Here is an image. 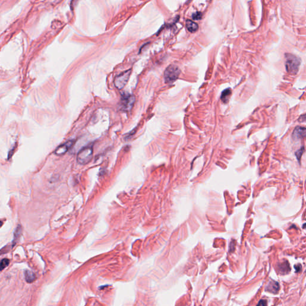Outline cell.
<instances>
[{"label":"cell","mask_w":306,"mask_h":306,"mask_svg":"<svg viewBox=\"0 0 306 306\" xmlns=\"http://www.w3.org/2000/svg\"><path fill=\"white\" fill-rule=\"evenodd\" d=\"M301 65V60L297 56L290 53L285 54V66L286 71L291 74H296Z\"/></svg>","instance_id":"obj_1"},{"label":"cell","mask_w":306,"mask_h":306,"mask_svg":"<svg viewBox=\"0 0 306 306\" xmlns=\"http://www.w3.org/2000/svg\"><path fill=\"white\" fill-rule=\"evenodd\" d=\"M92 146H86L82 148L78 153L77 156V162L80 165H86L90 162L93 157Z\"/></svg>","instance_id":"obj_2"},{"label":"cell","mask_w":306,"mask_h":306,"mask_svg":"<svg viewBox=\"0 0 306 306\" xmlns=\"http://www.w3.org/2000/svg\"><path fill=\"white\" fill-rule=\"evenodd\" d=\"M181 71L175 65H171L166 69L164 74L165 80L167 83L174 82L179 77Z\"/></svg>","instance_id":"obj_3"},{"label":"cell","mask_w":306,"mask_h":306,"mask_svg":"<svg viewBox=\"0 0 306 306\" xmlns=\"http://www.w3.org/2000/svg\"><path fill=\"white\" fill-rule=\"evenodd\" d=\"M131 74V70L126 71L119 75H118L114 80V84L118 89H122L127 84L130 75Z\"/></svg>","instance_id":"obj_4"},{"label":"cell","mask_w":306,"mask_h":306,"mask_svg":"<svg viewBox=\"0 0 306 306\" xmlns=\"http://www.w3.org/2000/svg\"><path fill=\"white\" fill-rule=\"evenodd\" d=\"M135 101L134 96L130 95H125L121 96L120 107L122 110L129 111L132 109L133 105Z\"/></svg>","instance_id":"obj_5"},{"label":"cell","mask_w":306,"mask_h":306,"mask_svg":"<svg viewBox=\"0 0 306 306\" xmlns=\"http://www.w3.org/2000/svg\"><path fill=\"white\" fill-rule=\"evenodd\" d=\"M74 143V141L73 140H70L66 142L65 143L61 145L56 149V150L55 151V154L58 156L64 155L68 151L69 149H70L72 147Z\"/></svg>","instance_id":"obj_6"},{"label":"cell","mask_w":306,"mask_h":306,"mask_svg":"<svg viewBox=\"0 0 306 306\" xmlns=\"http://www.w3.org/2000/svg\"><path fill=\"white\" fill-rule=\"evenodd\" d=\"M292 136L294 140H299L304 138L306 136V128L301 126L296 127Z\"/></svg>","instance_id":"obj_7"},{"label":"cell","mask_w":306,"mask_h":306,"mask_svg":"<svg viewBox=\"0 0 306 306\" xmlns=\"http://www.w3.org/2000/svg\"><path fill=\"white\" fill-rule=\"evenodd\" d=\"M280 289V286L278 282L272 280L269 282V285H267L266 288V291L272 292L273 294H276L278 292L279 290Z\"/></svg>","instance_id":"obj_8"},{"label":"cell","mask_w":306,"mask_h":306,"mask_svg":"<svg viewBox=\"0 0 306 306\" xmlns=\"http://www.w3.org/2000/svg\"><path fill=\"white\" fill-rule=\"evenodd\" d=\"M186 27L188 31L192 33L196 32L199 28V26L196 22L189 19L186 21Z\"/></svg>","instance_id":"obj_9"},{"label":"cell","mask_w":306,"mask_h":306,"mask_svg":"<svg viewBox=\"0 0 306 306\" xmlns=\"http://www.w3.org/2000/svg\"><path fill=\"white\" fill-rule=\"evenodd\" d=\"M232 95V90L230 88H228L226 90H224L221 96V99L222 102L225 103L229 102V100L230 98V96Z\"/></svg>","instance_id":"obj_10"},{"label":"cell","mask_w":306,"mask_h":306,"mask_svg":"<svg viewBox=\"0 0 306 306\" xmlns=\"http://www.w3.org/2000/svg\"><path fill=\"white\" fill-rule=\"evenodd\" d=\"M25 280L28 283H32L36 279V276L35 273L30 270H26L25 272Z\"/></svg>","instance_id":"obj_11"},{"label":"cell","mask_w":306,"mask_h":306,"mask_svg":"<svg viewBox=\"0 0 306 306\" xmlns=\"http://www.w3.org/2000/svg\"><path fill=\"white\" fill-rule=\"evenodd\" d=\"M21 233H22V228H21V226H18L17 227L16 229V230L14 231V240L13 241V245H12V246H14V245H15L16 243L17 242L16 241L20 238V236H21Z\"/></svg>","instance_id":"obj_12"},{"label":"cell","mask_w":306,"mask_h":306,"mask_svg":"<svg viewBox=\"0 0 306 306\" xmlns=\"http://www.w3.org/2000/svg\"><path fill=\"white\" fill-rule=\"evenodd\" d=\"M279 268L280 272H282V273H286L290 270L289 266V264L288 263V262H286L285 263L281 264Z\"/></svg>","instance_id":"obj_13"},{"label":"cell","mask_w":306,"mask_h":306,"mask_svg":"<svg viewBox=\"0 0 306 306\" xmlns=\"http://www.w3.org/2000/svg\"><path fill=\"white\" fill-rule=\"evenodd\" d=\"M10 263V261L8 259L4 258L0 262V271L3 270L5 268H6Z\"/></svg>","instance_id":"obj_14"},{"label":"cell","mask_w":306,"mask_h":306,"mask_svg":"<svg viewBox=\"0 0 306 306\" xmlns=\"http://www.w3.org/2000/svg\"><path fill=\"white\" fill-rule=\"evenodd\" d=\"M202 17V13L200 11H197V12L193 13L192 15L193 19L195 20V21H199V20L201 19Z\"/></svg>","instance_id":"obj_15"},{"label":"cell","mask_w":306,"mask_h":306,"mask_svg":"<svg viewBox=\"0 0 306 306\" xmlns=\"http://www.w3.org/2000/svg\"><path fill=\"white\" fill-rule=\"evenodd\" d=\"M304 147H302L301 148H300V150H298V151H297V152L295 153V154H296V157H297L298 160L300 161V159H301V157L303 154V153H304Z\"/></svg>","instance_id":"obj_16"},{"label":"cell","mask_w":306,"mask_h":306,"mask_svg":"<svg viewBox=\"0 0 306 306\" xmlns=\"http://www.w3.org/2000/svg\"><path fill=\"white\" fill-rule=\"evenodd\" d=\"M266 305H267L266 301L265 300H261L260 301V302L258 303L257 306H266Z\"/></svg>","instance_id":"obj_17"},{"label":"cell","mask_w":306,"mask_h":306,"mask_svg":"<svg viewBox=\"0 0 306 306\" xmlns=\"http://www.w3.org/2000/svg\"><path fill=\"white\" fill-rule=\"evenodd\" d=\"M294 267H295L296 272H299L301 270V266L300 264H297V265H295L294 266Z\"/></svg>","instance_id":"obj_18"},{"label":"cell","mask_w":306,"mask_h":306,"mask_svg":"<svg viewBox=\"0 0 306 306\" xmlns=\"http://www.w3.org/2000/svg\"><path fill=\"white\" fill-rule=\"evenodd\" d=\"M298 120H299V121H300V122H304V121H305V120H306V115H305V114H304V115H301V116L299 118Z\"/></svg>","instance_id":"obj_19"},{"label":"cell","mask_w":306,"mask_h":306,"mask_svg":"<svg viewBox=\"0 0 306 306\" xmlns=\"http://www.w3.org/2000/svg\"><path fill=\"white\" fill-rule=\"evenodd\" d=\"M2 224H3V222H2V221H0V227H1V226H2Z\"/></svg>","instance_id":"obj_20"}]
</instances>
